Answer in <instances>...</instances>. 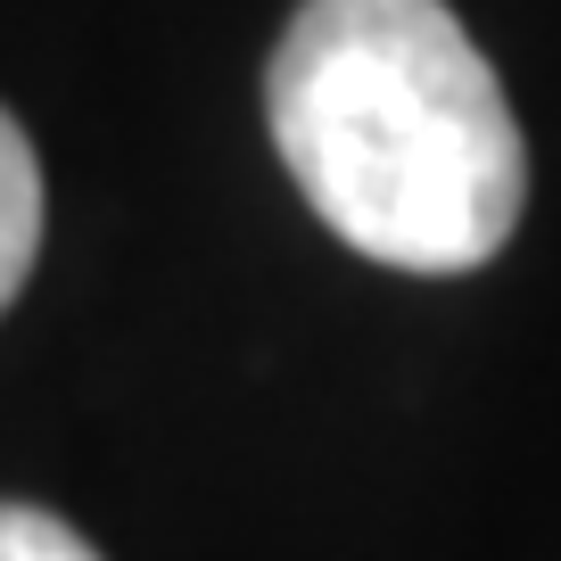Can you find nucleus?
Here are the masks:
<instances>
[{"label":"nucleus","mask_w":561,"mask_h":561,"mask_svg":"<svg viewBox=\"0 0 561 561\" xmlns=\"http://www.w3.org/2000/svg\"><path fill=\"white\" fill-rule=\"evenodd\" d=\"M34 256H42V165H34V149H25L18 116L0 107V314H9V298L25 289Z\"/></svg>","instance_id":"2"},{"label":"nucleus","mask_w":561,"mask_h":561,"mask_svg":"<svg viewBox=\"0 0 561 561\" xmlns=\"http://www.w3.org/2000/svg\"><path fill=\"white\" fill-rule=\"evenodd\" d=\"M0 561H100L58 512L34 504H0Z\"/></svg>","instance_id":"3"},{"label":"nucleus","mask_w":561,"mask_h":561,"mask_svg":"<svg viewBox=\"0 0 561 561\" xmlns=\"http://www.w3.org/2000/svg\"><path fill=\"white\" fill-rule=\"evenodd\" d=\"M264 116L306 207L371 264L471 273L520 224V124L446 0H306Z\"/></svg>","instance_id":"1"}]
</instances>
